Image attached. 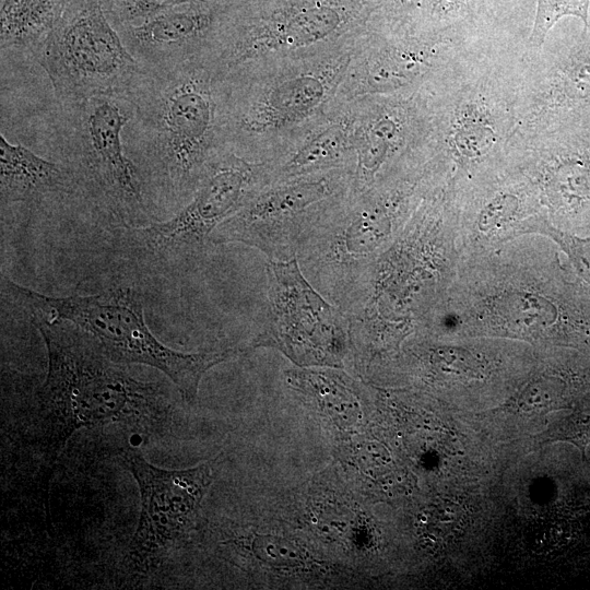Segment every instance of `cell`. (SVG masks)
Masks as SVG:
<instances>
[{
	"mask_svg": "<svg viewBox=\"0 0 590 590\" xmlns=\"http://www.w3.org/2000/svg\"><path fill=\"white\" fill-rule=\"evenodd\" d=\"M533 297L523 298L515 303V305L511 308V312H517V319L523 320L524 323L530 322L529 320L532 319V321L536 318L540 322H542V308L540 309V305L536 303H532Z\"/></svg>",
	"mask_w": 590,
	"mask_h": 590,
	"instance_id": "7402d4cb",
	"label": "cell"
},
{
	"mask_svg": "<svg viewBox=\"0 0 590 590\" xmlns=\"http://www.w3.org/2000/svg\"><path fill=\"white\" fill-rule=\"evenodd\" d=\"M33 311L31 320L43 335L48 354L47 376L37 393V438L49 510L50 476L74 432L113 423L152 425L168 415L170 405L158 385L128 375L84 330Z\"/></svg>",
	"mask_w": 590,
	"mask_h": 590,
	"instance_id": "6da1fadb",
	"label": "cell"
},
{
	"mask_svg": "<svg viewBox=\"0 0 590 590\" xmlns=\"http://www.w3.org/2000/svg\"><path fill=\"white\" fill-rule=\"evenodd\" d=\"M337 21L338 16L330 9L305 12L293 20L284 39L291 45L310 43L326 36Z\"/></svg>",
	"mask_w": 590,
	"mask_h": 590,
	"instance_id": "9a60e30c",
	"label": "cell"
},
{
	"mask_svg": "<svg viewBox=\"0 0 590 590\" xmlns=\"http://www.w3.org/2000/svg\"><path fill=\"white\" fill-rule=\"evenodd\" d=\"M562 382L552 377H541L532 381L518 399L519 408L524 412H544L559 408Z\"/></svg>",
	"mask_w": 590,
	"mask_h": 590,
	"instance_id": "d6986e66",
	"label": "cell"
},
{
	"mask_svg": "<svg viewBox=\"0 0 590 590\" xmlns=\"http://www.w3.org/2000/svg\"><path fill=\"white\" fill-rule=\"evenodd\" d=\"M252 552L261 562L273 566H296L306 560L303 550L292 541L273 535H257Z\"/></svg>",
	"mask_w": 590,
	"mask_h": 590,
	"instance_id": "2e32d148",
	"label": "cell"
},
{
	"mask_svg": "<svg viewBox=\"0 0 590 590\" xmlns=\"http://www.w3.org/2000/svg\"><path fill=\"white\" fill-rule=\"evenodd\" d=\"M0 184L2 206L84 196L66 164L47 161L20 144H12L2 133Z\"/></svg>",
	"mask_w": 590,
	"mask_h": 590,
	"instance_id": "8fae6325",
	"label": "cell"
},
{
	"mask_svg": "<svg viewBox=\"0 0 590 590\" xmlns=\"http://www.w3.org/2000/svg\"><path fill=\"white\" fill-rule=\"evenodd\" d=\"M33 58L50 80L59 104L127 95L143 70L108 20L101 0H69Z\"/></svg>",
	"mask_w": 590,
	"mask_h": 590,
	"instance_id": "5b68a950",
	"label": "cell"
},
{
	"mask_svg": "<svg viewBox=\"0 0 590 590\" xmlns=\"http://www.w3.org/2000/svg\"><path fill=\"white\" fill-rule=\"evenodd\" d=\"M589 7L590 0H536L529 44L533 47L542 46L555 23L568 15L577 16L583 22L585 34L588 30Z\"/></svg>",
	"mask_w": 590,
	"mask_h": 590,
	"instance_id": "4fadbf2b",
	"label": "cell"
},
{
	"mask_svg": "<svg viewBox=\"0 0 590 590\" xmlns=\"http://www.w3.org/2000/svg\"><path fill=\"white\" fill-rule=\"evenodd\" d=\"M321 84L303 78L282 85L273 96V105L286 111H302L312 107L321 97Z\"/></svg>",
	"mask_w": 590,
	"mask_h": 590,
	"instance_id": "e0dca14e",
	"label": "cell"
},
{
	"mask_svg": "<svg viewBox=\"0 0 590 590\" xmlns=\"http://www.w3.org/2000/svg\"><path fill=\"white\" fill-rule=\"evenodd\" d=\"M114 27L135 24L175 8L200 0H101Z\"/></svg>",
	"mask_w": 590,
	"mask_h": 590,
	"instance_id": "5bb4252c",
	"label": "cell"
},
{
	"mask_svg": "<svg viewBox=\"0 0 590 590\" xmlns=\"http://www.w3.org/2000/svg\"><path fill=\"white\" fill-rule=\"evenodd\" d=\"M208 0L194 1L135 24L115 27L144 70L164 69L198 58L214 32L220 11Z\"/></svg>",
	"mask_w": 590,
	"mask_h": 590,
	"instance_id": "9c48e42d",
	"label": "cell"
},
{
	"mask_svg": "<svg viewBox=\"0 0 590 590\" xmlns=\"http://www.w3.org/2000/svg\"><path fill=\"white\" fill-rule=\"evenodd\" d=\"M138 483L141 511L130 543L135 565H152L177 545L194 527L202 500L212 484L210 462L167 470L151 464L138 448L120 453Z\"/></svg>",
	"mask_w": 590,
	"mask_h": 590,
	"instance_id": "8992f818",
	"label": "cell"
},
{
	"mask_svg": "<svg viewBox=\"0 0 590 590\" xmlns=\"http://www.w3.org/2000/svg\"><path fill=\"white\" fill-rule=\"evenodd\" d=\"M269 274L270 330L256 345L273 343L310 363L334 356L342 343L338 315L305 281L295 259L270 262Z\"/></svg>",
	"mask_w": 590,
	"mask_h": 590,
	"instance_id": "52a82bcc",
	"label": "cell"
},
{
	"mask_svg": "<svg viewBox=\"0 0 590 590\" xmlns=\"http://www.w3.org/2000/svg\"><path fill=\"white\" fill-rule=\"evenodd\" d=\"M191 59L142 70L127 96L133 116L122 131L150 204L182 205L204 175L215 131L211 72Z\"/></svg>",
	"mask_w": 590,
	"mask_h": 590,
	"instance_id": "7a4b0ae2",
	"label": "cell"
},
{
	"mask_svg": "<svg viewBox=\"0 0 590 590\" xmlns=\"http://www.w3.org/2000/svg\"><path fill=\"white\" fill-rule=\"evenodd\" d=\"M543 438L544 442H569L577 447L586 459V450L590 445V410L575 413L556 422Z\"/></svg>",
	"mask_w": 590,
	"mask_h": 590,
	"instance_id": "ac0fdd59",
	"label": "cell"
},
{
	"mask_svg": "<svg viewBox=\"0 0 590 590\" xmlns=\"http://www.w3.org/2000/svg\"><path fill=\"white\" fill-rule=\"evenodd\" d=\"M324 193L322 184H304L264 193L225 220L213 240L239 241L253 246L271 258L288 257L296 232L291 225L294 215L319 200Z\"/></svg>",
	"mask_w": 590,
	"mask_h": 590,
	"instance_id": "30bf717a",
	"label": "cell"
},
{
	"mask_svg": "<svg viewBox=\"0 0 590 590\" xmlns=\"http://www.w3.org/2000/svg\"><path fill=\"white\" fill-rule=\"evenodd\" d=\"M571 258L580 274L590 281V240H575L570 247Z\"/></svg>",
	"mask_w": 590,
	"mask_h": 590,
	"instance_id": "44dd1931",
	"label": "cell"
},
{
	"mask_svg": "<svg viewBox=\"0 0 590 590\" xmlns=\"http://www.w3.org/2000/svg\"><path fill=\"white\" fill-rule=\"evenodd\" d=\"M69 0H1V52L16 51L33 57L54 31Z\"/></svg>",
	"mask_w": 590,
	"mask_h": 590,
	"instance_id": "7c38bea8",
	"label": "cell"
},
{
	"mask_svg": "<svg viewBox=\"0 0 590 590\" xmlns=\"http://www.w3.org/2000/svg\"><path fill=\"white\" fill-rule=\"evenodd\" d=\"M59 105L56 137L85 198L120 217L146 215L142 179L122 141L133 116L130 98L102 95Z\"/></svg>",
	"mask_w": 590,
	"mask_h": 590,
	"instance_id": "277c9868",
	"label": "cell"
},
{
	"mask_svg": "<svg viewBox=\"0 0 590 590\" xmlns=\"http://www.w3.org/2000/svg\"><path fill=\"white\" fill-rule=\"evenodd\" d=\"M341 145V135L337 129H330L307 144L291 162V167L318 164L333 157Z\"/></svg>",
	"mask_w": 590,
	"mask_h": 590,
	"instance_id": "ffe728a7",
	"label": "cell"
},
{
	"mask_svg": "<svg viewBox=\"0 0 590 590\" xmlns=\"http://www.w3.org/2000/svg\"><path fill=\"white\" fill-rule=\"evenodd\" d=\"M7 288L33 310L72 322L97 343L110 361L143 364L164 373L188 403H194L202 376L237 351L182 353L164 345L145 323L142 299L132 288L51 297L2 279Z\"/></svg>",
	"mask_w": 590,
	"mask_h": 590,
	"instance_id": "3957f363",
	"label": "cell"
},
{
	"mask_svg": "<svg viewBox=\"0 0 590 590\" xmlns=\"http://www.w3.org/2000/svg\"><path fill=\"white\" fill-rule=\"evenodd\" d=\"M250 179V169L226 158L206 168L193 198L170 219L137 229L160 256L187 255L200 248L208 236L239 208Z\"/></svg>",
	"mask_w": 590,
	"mask_h": 590,
	"instance_id": "ba28073f",
	"label": "cell"
}]
</instances>
